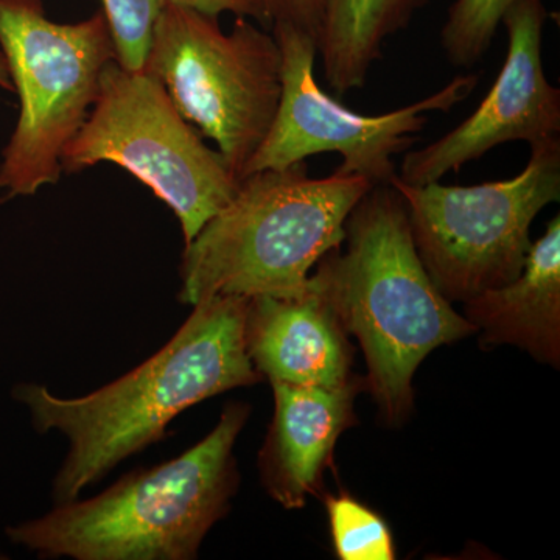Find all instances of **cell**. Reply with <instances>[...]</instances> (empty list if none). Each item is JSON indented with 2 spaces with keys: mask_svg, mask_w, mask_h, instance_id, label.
Instances as JSON below:
<instances>
[{
  "mask_svg": "<svg viewBox=\"0 0 560 560\" xmlns=\"http://www.w3.org/2000/svg\"><path fill=\"white\" fill-rule=\"evenodd\" d=\"M248 305V296L206 298L160 352L88 396L62 399L40 385L18 389L36 430L61 431L70 442L55 477V503L79 499L121 460L164 440L187 408L264 381L246 353Z\"/></svg>",
  "mask_w": 560,
  "mask_h": 560,
  "instance_id": "1",
  "label": "cell"
},
{
  "mask_svg": "<svg viewBox=\"0 0 560 560\" xmlns=\"http://www.w3.org/2000/svg\"><path fill=\"white\" fill-rule=\"evenodd\" d=\"M348 248L318 261L319 280L368 364L366 389L390 425L412 410V377L440 346L477 329L442 296L412 242L407 206L390 186H374L346 221Z\"/></svg>",
  "mask_w": 560,
  "mask_h": 560,
  "instance_id": "2",
  "label": "cell"
},
{
  "mask_svg": "<svg viewBox=\"0 0 560 560\" xmlns=\"http://www.w3.org/2000/svg\"><path fill=\"white\" fill-rule=\"evenodd\" d=\"M249 412L234 401L215 429L178 458L131 471L101 495L57 504L7 534L39 558L197 559L241 485L234 445Z\"/></svg>",
  "mask_w": 560,
  "mask_h": 560,
  "instance_id": "3",
  "label": "cell"
},
{
  "mask_svg": "<svg viewBox=\"0 0 560 560\" xmlns=\"http://www.w3.org/2000/svg\"><path fill=\"white\" fill-rule=\"evenodd\" d=\"M372 187L359 175L312 178L305 161L250 173L184 248L178 300L194 307L215 294L301 293L312 268L341 248L346 221Z\"/></svg>",
  "mask_w": 560,
  "mask_h": 560,
  "instance_id": "4",
  "label": "cell"
},
{
  "mask_svg": "<svg viewBox=\"0 0 560 560\" xmlns=\"http://www.w3.org/2000/svg\"><path fill=\"white\" fill-rule=\"evenodd\" d=\"M0 46L21 103L0 164V191L9 200L58 183L62 151L90 117L116 50L103 11L57 24L40 0H0Z\"/></svg>",
  "mask_w": 560,
  "mask_h": 560,
  "instance_id": "5",
  "label": "cell"
},
{
  "mask_svg": "<svg viewBox=\"0 0 560 560\" xmlns=\"http://www.w3.org/2000/svg\"><path fill=\"white\" fill-rule=\"evenodd\" d=\"M164 84L191 127L219 145L235 178L270 131L282 97V54L275 36L237 18L164 2L145 68Z\"/></svg>",
  "mask_w": 560,
  "mask_h": 560,
  "instance_id": "6",
  "label": "cell"
},
{
  "mask_svg": "<svg viewBox=\"0 0 560 560\" xmlns=\"http://www.w3.org/2000/svg\"><path fill=\"white\" fill-rule=\"evenodd\" d=\"M113 162L149 186L178 217L184 242L230 205L241 180L180 116L149 70L117 60L103 69L101 91L75 138L61 154L62 172Z\"/></svg>",
  "mask_w": 560,
  "mask_h": 560,
  "instance_id": "7",
  "label": "cell"
},
{
  "mask_svg": "<svg viewBox=\"0 0 560 560\" xmlns=\"http://www.w3.org/2000/svg\"><path fill=\"white\" fill-rule=\"evenodd\" d=\"M388 186L407 206L412 242L442 296L466 302L517 279L530 246V224L560 200V139L530 145L514 178L478 186H411L399 175Z\"/></svg>",
  "mask_w": 560,
  "mask_h": 560,
  "instance_id": "8",
  "label": "cell"
},
{
  "mask_svg": "<svg viewBox=\"0 0 560 560\" xmlns=\"http://www.w3.org/2000/svg\"><path fill=\"white\" fill-rule=\"evenodd\" d=\"M282 54V97L270 131L242 172L280 171L315 154L337 153L335 173L359 175L374 186H388L399 175L396 154L407 153L423 130L431 110L448 113L477 90L480 77H455L433 95L378 116L346 108L320 90L315 79L316 40L285 22L272 24Z\"/></svg>",
  "mask_w": 560,
  "mask_h": 560,
  "instance_id": "9",
  "label": "cell"
},
{
  "mask_svg": "<svg viewBox=\"0 0 560 560\" xmlns=\"http://www.w3.org/2000/svg\"><path fill=\"white\" fill-rule=\"evenodd\" d=\"M544 0H518L501 24L510 35L506 61L477 109L430 145L405 154L399 178L411 186L441 180L467 162L510 142L560 139V91L545 75Z\"/></svg>",
  "mask_w": 560,
  "mask_h": 560,
  "instance_id": "10",
  "label": "cell"
},
{
  "mask_svg": "<svg viewBox=\"0 0 560 560\" xmlns=\"http://www.w3.org/2000/svg\"><path fill=\"white\" fill-rule=\"evenodd\" d=\"M245 345L270 383L337 389L353 378V349L316 276L293 296L249 298Z\"/></svg>",
  "mask_w": 560,
  "mask_h": 560,
  "instance_id": "11",
  "label": "cell"
},
{
  "mask_svg": "<svg viewBox=\"0 0 560 560\" xmlns=\"http://www.w3.org/2000/svg\"><path fill=\"white\" fill-rule=\"evenodd\" d=\"M275 418L259 453L261 485L285 510H300L323 488L338 438L357 425L355 399L366 378L337 389L271 383Z\"/></svg>",
  "mask_w": 560,
  "mask_h": 560,
  "instance_id": "12",
  "label": "cell"
},
{
  "mask_svg": "<svg viewBox=\"0 0 560 560\" xmlns=\"http://www.w3.org/2000/svg\"><path fill=\"white\" fill-rule=\"evenodd\" d=\"M464 318L481 330L480 346H517L560 366V217L533 243L517 279L464 302Z\"/></svg>",
  "mask_w": 560,
  "mask_h": 560,
  "instance_id": "13",
  "label": "cell"
},
{
  "mask_svg": "<svg viewBox=\"0 0 560 560\" xmlns=\"http://www.w3.org/2000/svg\"><path fill=\"white\" fill-rule=\"evenodd\" d=\"M427 0H326L316 40L324 79L338 97L361 90L383 46L410 25Z\"/></svg>",
  "mask_w": 560,
  "mask_h": 560,
  "instance_id": "14",
  "label": "cell"
},
{
  "mask_svg": "<svg viewBox=\"0 0 560 560\" xmlns=\"http://www.w3.org/2000/svg\"><path fill=\"white\" fill-rule=\"evenodd\" d=\"M331 539L341 560H393L396 547L382 515L349 493L326 497Z\"/></svg>",
  "mask_w": 560,
  "mask_h": 560,
  "instance_id": "15",
  "label": "cell"
},
{
  "mask_svg": "<svg viewBox=\"0 0 560 560\" xmlns=\"http://www.w3.org/2000/svg\"><path fill=\"white\" fill-rule=\"evenodd\" d=\"M518 0H456L441 31V46L455 68L469 69L488 54L504 14Z\"/></svg>",
  "mask_w": 560,
  "mask_h": 560,
  "instance_id": "16",
  "label": "cell"
},
{
  "mask_svg": "<svg viewBox=\"0 0 560 560\" xmlns=\"http://www.w3.org/2000/svg\"><path fill=\"white\" fill-rule=\"evenodd\" d=\"M165 0H102L116 60L127 70H142L153 39L154 24Z\"/></svg>",
  "mask_w": 560,
  "mask_h": 560,
  "instance_id": "17",
  "label": "cell"
},
{
  "mask_svg": "<svg viewBox=\"0 0 560 560\" xmlns=\"http://www.w3.org/2000/svg\"><path fill=\"white\" fill-rule=\"evenodd\" d=\"M259 2L270 27L276 22H285L318 40L324 13H326V0H259Z\"/></svg>",
  "mask_w": 560,
  "mask_h": 560,
  "instance_id": "18",
  "label": "cell"
},
{
  "mask_svg": "<svg viewBox=\"0 0 560 560\" xmlns=\"http://www.w3.org/2000/svg\"><path fill=\"white\" fill-rule=\"evenodd\" d=\"M165 2L201 11L215 18L221 13H232L237 18H253L265 27H270L259 0H165Z\"/></svg>",
  "mask_w": 560,
  "mask_h": 560,
  "instance_id": "19",
  "label": "cell"
},
{
  "mask_svg": "<svg viewBox=\"0 0 560 560\" xmlns=\"http://www.w3.org/2000/svg\"><path fill=\"white\" fill-rule=\"evenodd\" d=\"M0 88L5 91L14 92L13 81H11L9 65H7L5 57L0 51Z\"/></svg>",
  "mask_w": 560,
  "mask_h": 560,
  "instance_id": "20",
  "label": "cell"
}]
</instances>
